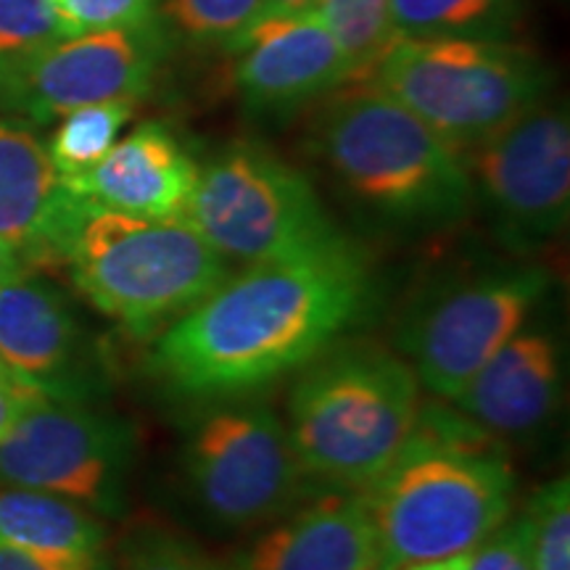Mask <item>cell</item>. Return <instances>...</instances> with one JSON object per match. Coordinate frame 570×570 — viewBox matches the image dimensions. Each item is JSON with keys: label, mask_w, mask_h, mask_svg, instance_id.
Returning a JSON list of instances; mask_svg holds the SVG:
<instances>
[{"label": "cell", "mask_w": 570, "mask_h": 570, "mask_svg": "<svg viewBox=\"0 0 570 570\" xmlns=\"http://www.w3.org/2000/svg\"><path fill=\"white\" fill-rule=\"evenodd\" d=\"M375 304L373 267L352 238L248 265L154 338L148 370L180 399H246L302 373L365 323Z\"/></svg>", "instance_id": "obj_1"}, {"label": "cell", "mask_w": 570, "mask_h": 570, "mask_svg": "<svg viewBox=\"0 0 570 570\" xmlns=\"http://www.w3.org/2000/svg\"><path fill=\"white\" fill-rule=\"evenodd\" d=\"M515 470L497 436L454 407L420 404L407 441L365 494L377 570L468 554L512 515Z\"/></svg>", "instance_id": "obj_2"}, {"label": "cell", "mask_w": 570, "mask_h": 570, "mask_svg": "<svg viewBox=\"0 0 570 570\" xmlns=\"http://www.w3.org/2000/svg\"><path fill=\"white\" fill-rule=\"evenodd\" d=\"M309 148L365 217L404 233H439L473 212L465 159L370 80L333 90Z\"/></svg>", "instance_id": "obj_3"}, {"label": "cell", "mask_w": 570, "mask_h": 570, "mask_svg": "<svg viewBox=\"0 0 570 570\" xmlns=\"http://www.w3.org/2000/svg\"><path fill=\"white\" fill-rule=\"evenodd\" d=\"M296 375L285 428L306 479L365 489L415 425V370L389 348L344 338Z\"/></svg>", "instance_id": "obj_4"}, {"label": "cell", "mask_w": 570, "mask_h": 570, "mask_svg": "<svg viewBox=\"0 0 570 570\" xmlns=\"http://www.w3.org/2000/svg\"><path fill=\"white\" fill-rule=\"evenodd\" d=\"M61 262L101 315L156 338L235 269L188 219H146L85 206Z\"/></svg>", "instance_id": "obj_5"}, {"label": "cell", "mask_w": 570, "mask_h": 570, "mask_svg": "<svg viewBox=\"0 0 570 570\" xmlns=\"http://www.w3.org/2000/svg\"><path fill=\"white\" fill-rule=\"evenodd\" d=\"M465 154L544 101V63L512 40L394 38L367 77Z\"/></svg>", "instance_id": "obj_6"}, {"label": "cell", "mask_w": 570, "mask_h": 570, "mask_svg": "<svg viewBox=\"0 0 570 570\" xmlns=\"http://www.w3.org/2000/svg\"><path fill=\"white\" fill-rule=\"evenodd\" d=\"M185 219L230 265L244 267L317 254L348 238L309 177L252 140L198 164Z\"/></svg>", "instance_id": "obj_7"}, {"label": "cell", "mask_w": 570, "mask_h": 570, "mask_svg": "<svg viewBox=\"0 0 570 570\" xmlns=\"http://www.w3.org/2000/svg\"><path fill=\"white\" fill-rule=\"evenodd\" d=\"M217 404L185 439V483L198 512L217 529H262L304 502L309 479L275 410L244 399Z\"/></svg>", "instance_id": "obj_8"}, {"label": "cell", "mask_w": 570, "mask_h": 570, "mask_svg": "<svg viewBox=\"0 0 570 570\" xmlns=\"http://www.w3.org/2000/svg\"><path fill=\"white\" fill-rule=\"evenodd\" d=\"M541 265H499L439 285L410 309L399 348L420 389L452 402L550 294Z\"/></svg>", "instance_id": "obj_9"}, {"label": "cell", "mask_w": 570, "mask_h": 570, "mask_svg": "<svg viewBox=\"0 0 570 570\" xmlns=\"http://www.w3.org/2000/svg\"><path fill=\"white\" fill-rule=\"evenodd\" d=\"M473 209L512 252H537L570 219V119L566 104L539 101L462 154Z\"/></svg>", "instance_id": "obj_10"}, {"label": "cell", "mask_w": 570, "mask_h": 570, "mask_svg": "<svg viewBox=\"0 0 570 570\" xmlns=\"http://www.w3.org/2000/svg\"><path fill=\"white\" fill-rule=\"evenodd\" d=\"M135 433L80 402L42 399L0 441V483L71 499L98 518L122 515Z\"/></svg>", "instance_id": "obj_11"}, {"label": "cell", "mask_w": 570, "mask_h": 570, "mask_svg": "<svg viewBox=\"0 0 570 570\" xmlns=\"http://www.w3.org/2000/svg\"><path fill=\"white\" fill-rule=\"evenodd\" d=\"M167 32L159 21L63 38L0 63V106L38 125L82 106L142 101L161 67Z\"/></svg>", "instance_id": "obj_12"}, {"label": "cell", "mask_w": 570, "mask_h": 570, "mask_svg": "<svg viewBox=\"0 0 570 570\" xmlns=\"http://www.w3.org/2000/svg\"><path fill=\"white\" fill-rule=\"evenodd\" d=\"M233 88L254 114H285L352 82V69L315 11L265 13L227 48Z\"/></svg>", "instance_id": "obj_13"}, {"label": "cell", "mask_w": 570, "mask_h": 570, "mask_svg": "<svg viewBox=\"0 0 570 570\" xmlns=\"http://www.w3.org/2000/svg\"><path fill=\"white\" fill-rule=\"evenodd\" d=\"M562 375L560 338L531 317L449 404L491 436H529L558 415Z\"/></svg>", "instance_id": "obj_14"}, {"label": "cell", "mask_w": 570, "mask_h": 570, "mask_svg": "<svg viewBox=\"0 0 570 570\" xmlns=\"http://www.w3.org/2000/svg\"><path fill=\"white\" fill-rule=\"evenodd\" d=\"M85 333L67 296L30 269L0 285V360L48 399L80 402Z\"/></svg>", "instance_id": "obj_15"}, {"label": "cell", "mask_w": 570, "mask_h": 570, "mask_svg": "<svg viewBox=\"0 0 570 570\" xmlns=\"http://www.w3.org/2000/svg\"><path fill=\"white\" fill-rule=\"evenodd\" d=\"M227 570H377L365 494L341 489L302 502L240 547Z\"/></svg>", "instance_id": "obj_16"}, {"label": "cell", "mask_w": 570, "mask_h": 570, "mask_svg": "<svg viewBox=\"0 0 570 570\" xmlns=\"http://www.w3.org/2000/svg\"><path fill=\"white\" fill-rule=\"evenodd\" d=\"M198 164L161 122H142L114 142L90 173L63 180L82 202L146 219H185Z\"/></svg>", "instance_id": "obj_17"}, {"label": "cell", "mask_w": 570, "mask_h": 570, "mask_svg": "<svg viewBox=\"0 0 570 570\" xmlns=\"http://www.w3.org/2000/svg\"><path fill=\"white\" fill-rule=\"evenodd\" d=\"M88 202L56 173L46 142L30 127L0 117V238L27 259H61Z\"/></svg>", "instance_id": "obj_18"}, {"label": "cell", "mask_w": 570, "mask_h": 570, "mask_svg": "<svg viewBox=\"0 0 570 570\" xmlns=\"http://www.w3.org/2000/svg\"><path fill=\"white\" fill-rule=\"evenodd\" d=\"M0 547L56 570H109V537L101 518L48 491L0 489Z\"/></svg>", "instance_id": "obj_19"}, {"label": "cell", "mask_w": 570, "mask_h": 570, "mask_svg": "<svg viewBox=\"0 0 570 570\" xmlns=\"http://www.w3.org/2000/svg\"><path fill=\"white\" fill-rule=\"evenodd\" d=\"M396 38L512 40L523 0H389Z\"/></svg>", "instance_id": "obj_20"}, {"label": "cell", "mask_w": 570, "mask_h": 570, "mask_svg": "<svg viewBox=\"0 0 570 570\" xmlns=\"http://www.w3.org/2000/svg\"><path fill=\"white\" fill-rule=\"evenodd\" d=\"M138 104L106 101L63 114L51 140L46 142L56 173L63 180L90 173L111 151L114 142L122 138V130L132 122Z\"/></svg>", "instance_id": "obj_21"}, {"label": "cell", "mask_w": 570, "mask_h": 570, "mask_svg": "<svg viewBox=\"0 0 570 570\" xmlns=\"http://www.w3.org/2000/svg\"><path fill=\"white\" fill-rule=\"evenodd\" d=\"M315 13L344 51L352 82L367 80L377 59L396 38L389 0H317Z\"/></svg>", "instance_id": "obj_22"}, {"label": "cell", "mask_w": 570, "mask_h": 570, "mask_svg": "<svg viewBox=\"0 0 570 570\" xmlns=\"http://www.w3.org/2000/svg\"><path fill=\"white\" fill-rule=\"evenodd\" d=\"M267 13V0H159L156 21L164 32L196 46L230 48Z\"/></svg>", "instance_id": "obj_23"}, {"label": "cell", "mask_w": 570, "mask_h": 570, "mask_svg": "<svg viewBox=\"0 0 570 570\" xmlns=\"http://www.w3.org/2000/svg\"><path fill=\"white\" fill-rule=\"evenodd\" d=\"M531 570H570V483L560 475L525 504Z\"/></svg>", "instance_id": "obj_24"}, {"label": "cell", "mask_w": 570, "mask_h": 570, "mask_svg": "<svg viewBox=\"0 0 570 570\" xmlns=\"http://www.w3.org/2000/svg\"><path fill=\"white\" fill-rule=\"evenodd\" d=\"M75 38L53 0H0V63Z\"/></svg>", "instance_id": "obj_25"}, {"label": "cell", "mask_w": 570, "mask_h": 570, "mask_svg": "<svg viewBox=\"0 0 570 570\" xmlns=\"http://www.w3.org/2000/svg\"><path fill=\"white\" fill-rule=\"evenodd\" d=\"M159 0H53L71 35L151 24Z\"/></svg>", "instance_id": "obj_26"}, {"label": "cell", "mask_w": 570, "mask_h": 570, "mask_svg": "<svg viewBox=\"0 0 570 570\" xmlns=\"http://www.w3.org/2000/svg\"><path fill=\"white\" fill-rule=\"evenodd\" d=\"M119 570H227V566L173 533L148 531L125 547Z\"/></svg>", "instance_id": "obj_27"}, {"label": "cell", "mask_w": 570, "mask_h": 570, "mask_svg": "<svg viewBox=\"0 0 570 570\" xmlns=\"http://www.w3.org/2000/svg\"><path fill=\"white\" fill-rule=\"evenodd\" d=\"M468 570H531L525 515L508 518L468 552Z\"/></svg>", "instance_id": "obj_28"}, {"label": "cell", "mask_w": 570, "mask_h": 570, "mask_svg": "<svg viewBox=\"0 0 570 570\" xmlns=\"http://www.w3.org/2000/svg\"><path fill=\"white\" fill-rule=\"evenodd\" d=\"M42 399L48 396L27 381H21V377H3L0 381V441L9 436L11 428L19 423L21 415L42 402Z\"/></svg>", "instance_id": "obj_29"}, {"label": "cell", "mask_w": 570, "mask_h": 570, "mask_svg": "<svg viewBox=\"0 0 570 570\" xmlns=\"http://www.w3.org/2000/svg\"><path fill=\"white\" fill-rule=\"evenodd\" d=\"M24 269H30V259H27V254L21 252L19 246H13L9 240L0 238V285L9 283L11 277L24 273Z\"/></svg>", "instance_id": "obj_30"}, {"label": "cell", "mask_w": 570, "mask_h": 570, "mask_svg": "<svg viewBox=\"0 0 570 570\" xmlns=\"http://www.w3.org/2000/svg\"><path fill=\"white\" fill-rule=\"evenodd\" d=\"M0 570H56L46 562L30 558V554L9 550V547H0Z\"/></svg>", "instance_id": "obj_31"}, {"label": "cell", "mask_w": 570, "mask_h": 570, "mask_svg": "<svg viewBox=\"0 0 570 570\" xmlns=\"http://www.w3.org/2000/svg\"><path fill=\"white\" fill-rule=\"evenodd\" d=\"M317 0H267V13H302L315 11Z\"/></svg>", "instance_id": "obj_32"}, {"label": "cell", "mask_w": 570, "mask_h": 570, "mask_svg": "<svg viewBox=\"0 0 570 570\" xmlns=\"http://www.w3.org/2000/svg\"><path fill=\"white\" fill-rule=\"evenodd\" d=\"M404 570H468V554L446 558V560H433V562H420V566H410Z\"/></svg>", "instance_id": "obj_33"}, {"label": "cell", "mask_w": 570, "mask_h": 570, "mask_svg": "<svg viewBox=\"0 0 570 570\" xmlns=\"http://www.w3.org/2000/svg\"><path fill=\"white\" fill-rule=\"evenodd\" d=\"M3 377H13V373L3 365V360H0V381H3Z\"/></svg>", "instance_id": "obj_34"}]
</instances>
